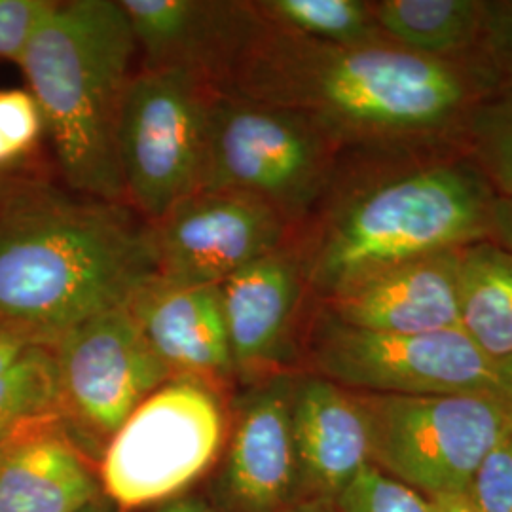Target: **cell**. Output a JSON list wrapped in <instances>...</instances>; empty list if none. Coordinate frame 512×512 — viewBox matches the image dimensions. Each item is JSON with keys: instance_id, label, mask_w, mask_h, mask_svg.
I'll return each mask as SVG.
<instances>
[{"instance_id": "cell-36", "label": "cell", "mask_w": 512, "mask_h": 512, "mask_svg": "<svg viewBox=\"0 0 512 512\" xmlns=\"http://www.w3.org/2000/svg\"><path fill=\"white\" fill-rule=\"evenodd\" d=\"M16 181H12V179H8L6 175H0V200L10 192V188L14 186Z\"/></svg>"}, {"instance_id": "cell-31", "label": "cell", "mask_w": 512, "mask_h": 512, "mask_svg": "<svg viewBox=\"0 0 512 512\" xmlns=\"http://www.w3.org/2000/svg\"><path fill=\"white\" fill-rule=\"evenodd\" d=\"M154 512H220L213 503L196 495L183 494L165 501Z\"/></svg>"}, {"instance_id": "cell-12", "label": "cell", "mask_w": 512, "mask_h": 512, "mask_svg": "<svg viewBox=\"0 0 512 512\" xmlns=\"http://www.w3.org/2000/svg\"><path fill=\"white\" fill-rule=\"evenodd\" d=\"M293 387V374L279 372L245 385L234 399L213 482V505L220 512H285L300 501Z\"/></svg>"}, {"instance_id": "cell-33", "label": "cell", "mask_w": 512, "mask_h": 512, "mask_svg": "<svg viewBox=\"0 0 512 512\" xmlns=\"http://www.w3.org/2000/svg\"><path fill=\"white\" fill-rule=\"evenodd\" d=\"M285 512H334L330 503L317 499H300Z\"/></svg>"}, {"instance_id": "cell-24", "label": "cell", "mask_w": 512, "mask_h": 512, "mask_svg": "<svg viewBox=\"0 0 512 512\" xmlns=\"http://www.w3.org/2000/svg\"><path fill=\"white\" fill-rule=\"evenodd\" d=\"M334 512H433L431 499L368 465L332 503Z\"/></svg>"}, {"instance_id": "cell-1", "label": "cell", "mask_w": 512, "mask_h": 512, "mask_svg": "<svg viewBox=\"0 0 512 512\" xmlns=\"http://www.w3.org/2000/svg\"><path fill=\"white\" fill-rule=\"evenodd\" d=\"M217 92L293 110L338 148L437 135L459 126L482 95L456 59L395 42L325 44L262 19Z\"/></svg>"}, {"instance_id": "cell-26", "label": "cell", "mask_w": 512, "mask_h": 512, "mask_svg": "<svg viewBox=\"0 0 512 512\" xmlns=\"http://www.w3.org/2000/svg\"><path fill=\"white\" fill-rule=\"evenodd\" d=\"M467 495L478 512H512V435L480 465Z\"/></svg>"}, {"instance_id": "cell-29", "label": "cell", "mask_w": 512, "mask_h": 512, "mask_svg": "<svg viewBox=\"0 0 512 512\" xmlns=\"http://www.w3.org/2000/svg\"><path fill=\"white\" fill-rule=\"evenodd\" d=\"M35 346H42L29 332L0 323V374L16 365L19 359Z\"/></svg>"}, {"instance_id": "cell-10", "label": "cell", "mask_w": 512, "mask_h": 512, "mask_svg": "<svg viewBox=\"0 0 512 512\" xmlns=\"http://www.w3.org/2000/svg\"><path fill=\"white\" fill-rule=\"evenodd\" d=\"M57 410L88 458L99 461L133 410L171 380L129 306L103 311L55 338Z\"/></svg>"}, {"instance_id": "cell-17", "label": "cell", "mask_w": 512, "mask_h": 512, "mask_svg": "<svg viewBox=\"0 0 512 512\" xmlns=\"http://www.w3.org/2000/svg\"><path fill=\"white\" fill-rule=\"evenodd\" d=\"M99 497V473L59 410L0 442V512H74Z\"/></svg>"}, {"instance_id": "cell-2", "label": "cell", "mask_w": 512, "mask_h": 512, "mask_svg": "<svg viewBox=\"0 0 512 512\" xmlns=\"http://www.w3.org/2000/svg\"><path fill=\"white\" fill-rule=\"evenodd\" d=\"M158 277L152 224L128 203L21 181L0 200V323L42 346Z\"/></svg>"}, {"instance_id": "cell-9", "label": "cell", "mask_w": 512, "mask_h": 512, "mask_svg": "<svg viewBox=\"0 0 512 512\" xmlns=\"http://www.w3.org/2000/svg\"><path fill=\"white\" fill-rule=\"evenodd\" d=\"M310 355L317 376L357 393L505 399L497 361L461 329L376 332L346 325L321 308L311 329Z\"/></svg>"}, {"instance_id": "cell-14", "label": "cell", "mask_w": 512, "mask_h": 512, "mask_svg": "<svg viewBox=\"0 0 512 512\" xmlns=\"http://www.w3.org/2000/svg\"><path fill=\"white\" fill-rule=\"evenodd\" d=\"M236 378L255 384L285 372L308 293L300 247L283 245L219 285Z\"/></svg>"}, {"instance_id": "cell-15", "label": "cell", "mask_w": 512, "mask_h": 512, "mask_svg": "<svg viewBox=\"0 0 512 512\" xmlns=\"http://www.w3.org/2000/svg\"><path fill=\"white\" fill-rule=\"evenodd\" d=\"M459 251L384 268L321 302V308L346 325L376 332L459 329Z\"/></svg>"}, {"instance_id": "cell-32", "label": "cell", "mask_w": 512, "mask_h": 512, "mask_svg": "<svg viewBox=\"0 0 512 512\" xmlns=\"http://www.w3.org/2000/svg\"><path fill=\"white\" fill-rule=\"evenodd\" d=\"M433 512H478L467 494L442 495L431 499Z\"/></svg>"}, {"instance_id": "cell-35", "label": "cell", "mask_w": 512, "mask_h": 512, "mask_svg": "<svg viewBox=\"0 0 512 512\" xmlns=\"http://www.w3.org/2000/svg\"><path fill=\"white\" fill-rule=\"evenodd\" d=\"M118 509L110 503L109 499L103 495V497H99L97 501H93L90 505H86V507H82V509H78V511L74 512H116Z\"/></svg>"}, {"instance_id": "cell-3", "label": "cell", "mask_w": 512, "mask_h": 512, "mask_svg": "<svg viewBox=\"0 0 512 512\" xmlns=\"http://www.w3.org/2000/svg\"><path fill=\"white\" fill-rule=\"evenodd\" d=\"M137 44L120 0L55 2L19 59L69 188L126 203L118 120Z\"/></svg>"}, {"instance_id": "cell-13", "label": "cell", "mask_w": 512, "mask_h": 512, "mask_svg": "<svg viewBox=\"0 0 512 512\" xmlns=\"http://www.w3.org/2000/svg\"><path fill=\"white\" fill-rule=\"evenodd\" d=\"M143 69H173L220 90L260 18L251 2L120 0Z\"/></svg>"}, {"instance_id": "cell-34", "label": "cell", "mask_w": 512, "mask_h": 512, "mask_svg": "<svg viewBox=\"0 0 512 512\" xmlns=\"http://www.w3.org/2000/svg\"><path fill=\"white\" fill-rule=\"evenodd\" d=\"M497 370H499V376H501L505 399L512 404V357L497 361Z\"/></svg>"}, {"instance_id": "cell-23", "label": "cell", "mask_w": 512, "mask_h": 512, "mask_svg": "<svg viewBox=\"0 0 512 512\" xmlns=\"http://www.w3.org/2000/svg\"><path fill=\"white\" fill-rule=\"evenodd\" d=\"M57 403L52 351L35 346L0 374V442L23 423L57 410Z\"/></svg>"}, {"instance_id": "cell-27", "label": "cell", "mask_w": 512, "mask_h": 512, "mask_svg": "<svg viewBox=\"0 0 512 512\" xmlns=\"http://www.w3.org/2000/svg\"><path fill=\"white\" fill-rule=\"evenodd\" d=\"M54 4L52 0H0V61L18 65L29 40Z\"/></svg>"}, {"instance_id": "cell-30", "label": "cell", "mask_w": 512, "mask_h": 512, "mask_svg": "<svg viewBox=\"0 0 512 512\" xmlns=\"http://www.w3.org/2000/svg\"><path fill=\"white\" fill-rule=\"evenodd\" d=\"M490 241L512 255V198H497L490 211Z\"/></svg>"}, {"instance_id": "cell-11", "label": "cell", "mask_w": 512, "mask_h": 512, "mask_svg": "<svg viewBox=\"0 0 512 512\" xmlns=\"http://www.w3.org/2000/svg\"><path fill=\"white\" fill-rule=\"evenodd\" d=\"M158 275L171 285H220L289 243L291 224L268 203L202 188L152 224Z\"/></svg>"}, {"instance_id": "cell-8", "label": "cell", "mask_w": 512, "mask_h": 512, "mask_svg": "<svg viewBox=\"0 0 512 512\" xmlns=\"http://www.w3.org/2000/svg\"><path fill=\"white\" fill-rule=\"evenodd\" d=\"M213 90L173 69H141L129 80L118 120V164L126 203L154 224L202 190Z\"/></svg>"}, {"instance_id": "cell-28", "label": "cell", "mask_w": 512, "mask_h": 512, "mask_svg": "<svg viewBox=\"0 0 512 512\" xmlns=\"http://www.w3.org/2000/svg\"><path fill=\"white\" fill-rule=\"evenodd\" d=\"M484 38L494 54L512 67V0L486 2Z\"/></svg>"}, {"instance_id": "cell-20", "label": "cell", "mask_w": 512, "mask_h": 512, "mask_svg": "<svg viewBox=\"0 0 512 512\" xmlns=\"http://www.w3.org/2000/svg\"><path fill=\"white\" fill-rule=\"evenodd\" d=\"M374 19L391 42L408 52L454 61L484 37L486 2L476 0H380Z\"/></svg>"}, {"instance_id": "cell-5", "label": "cell", "mask_w": 512, "mask_h": 512, "mask_svg": "<svg viewBox=\"0 0 512 512\" xmlns=\"http://www.w3.org/2000/svg\"><path fill=\"white\" fill-rule=\"evenodd\" d=\"M217 385L171 378L139 404L99 458L103 495L116 509L162 505L219 461L230 410Z\"/></svg>"}, {"instance_id": "cell-16", "label": "cell", "mask_w": 512, "mask_h": 512, "mask_svg": "<svg viewBox=\"0 0 512 512\" xmlns=\"http://www.w3.org/2000/svg\"><path fill=\"white\" fill-rule=\"evenodd\" d=\"M291 421L300 499L332 503L372 465L368 421L355 391L317 374L294 376Z\"/></svg>"}, {"instance_id": "cell-6", "label": "cell", "mask_w": 512, "mask_h": 512, "mask_svg": "<svg viewBox=\"0 0 512 512\" xmlns=\"http://www.w3.org/2000/svg\"><path fill=\"white\" fill-rule=\"evenodd\" d=\"M336 150L293 110L213 90L202 188L258 198L293 226L327 192Z\"/></svg>"}, {"instance_id": "cell-18", "label": "cell", "mask_w": 512, "mask_h": 512, "mask_svg": "<svg viewBox=\"0 0 512 512\" xmlns=\"http://www.w3.org/2000/svg\"><path fill=\"white\" fill-rule=\"evenodd\" d=\"M129 310L171 378H194L226 389L238 382L219 285H171L160 277Z\"/></svg>"}, {"instance_id": "cell-19", "label": "cell", "mask_w": 512, "mask_h": 512, "mask_svg": "<svg viewBox=\"0 0 512 512\" xmlns=\"http://www.w3.org/2000/svg\"><path fill=\"white\" fill-rule=\"evenodd\" d=\"M459 329L490 359L512 357V255L490 239L459 251Z\"/></svg>"}, {"instance_id": "cell-4", "label": "cell", "mask_w": 512, "mask_h": 512, "mask_svg": "<svg viewBox=\"0 0 512 512\" xmlns=\"http://www.w3.org/2000/svg\"><path fill=\"white\" fill-rule=\"evenodd\" d=\"M494 192L475 165H421L357 186L300 247L308 291L321 302L412 258L490 239Z\"/></svg>"}, {"instance_id": "cell-22", "label": "cell", "mask_w": 512, "mask_h": 512, "mask_svg": "<svg viewBox=\"0 0 512 512\" xmlns=\"http://www.w3.org/2000/svg\"><path fill=\"white\" fill-rule=\"evenodd\" d=\"M461 126L475 167L497 198H512V82L480 95Z\"/></svg>"}, {"instance_id": "cell-21", "label": "cell", "mask_w": 512, "mask_h": 512, "mask_svg": "<svg viewBox=\"0 0 512 512\" xmlns=\"http://www.w3.org/2000/svg\"><path fill=\"white\" fill-rule=\"evenodd\" d=\"M266 25L336 46L391 42L380 31L372 2L363 0H258L251 2Z\"/></svg>"}, {"instance_id": "cell-7", "label": "cell", "mask_w": 512, "mask_h": 512, "mask_svg": "<svg viewBox=\"0 0 512 512\" xmlns=\"http://www.w3.org/2000/svg\"><path fill=\"white\" fill-rule=\"evenodd\" d=\"M357 397L372 465L429 499L467 494L480 465L512 435V404L492 395Z\"/></svg>"}, {"instance_id": "cell-25", "label": "cell", "mask_w": 512, "mask_h": 512, "mask_svg": "<svg viewBox=\"0 0 512 512\" xmlns=\"http://www.w3.org/2000/svg\"><path fill=\"white\" fill-rule=\"evenodd\" d=\"M46 124L35 95L27 88L0 90V175L29 158Z\"/></svg>"}]
</instances>
